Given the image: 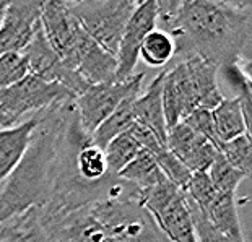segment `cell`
I'll return each mask as SVG.
<instances>
[{
    "label": "cell",
    "instance_id": "cell-4",
    "mask_svg": "<svg viewBox=\"0 0 252 242\" xmlns=\"http://www.w3.org/2000/svg\"><path fill=\"white\" fill-rule=\"evenodd\" d=\"M104 242H169L138 202V192L91 203Z\"/></svg>",
    "mask_w": 252,
    "mask_h": 242
},
{
    "label": "cell",
    "instance_id": "cell-2",
    "mask_svg": "<svg viewBox=\"0 0 252 242\" xmlns=\"http://www.w3.org/2000/svg\"><path fill=\"white\" fill-rule=\"evenodd\" d=\"M73 103L37 114V123L23 158L0 189V223L44 205L52 190L61 135Z\"/></svg>",
    "mask_w": 252,
    "mask_h": 242
},
{
    "label": "cell",
    "instance_id": "cell-1",
    "mask_svg": "<svg viewBox=\"0 0 252 242\" xmlns=\"http://www.w3.org/2000/svg\"><path fill=\"white\" fill-rule=\"evenodd\" d=\"M251 30L249 2L181 0L178 25L171 37L176 56H195L220 70L244 62Z\"/></svg>",
    "mask_w": 252,
    "mask_h": 242
},
{
    "label": "cell",
    "instance_id": "cell-27",
    "mask_svg": "<svg viewBox=\"0 0 252 242\" xmlns=\"http://www.w3.org/2000/svg\"><path fill=\"white\" fill-rule=\"evenodd\" d=\"M28 75V62L25 54H2L0 56V91L13 87Z\"/></svg>",
    "mask_w": 252,
    "mask_h": 242
},
{
    "label": "cell",
    "instance_id": "cell-24",
    "mask_svg": "<svg viewBox=\"0 0 252 242\" xmlns=\"http://www.w3.org/2000/svg\"><path fill=\"white\" fill-rule=\"evenodd\" d=\"M208 179L213 184V187L221 192L228 193V195H236L239 184L246 179V176L243 173H239L238 169H234L226 159L223 158L221 153L218 151L215 161L212 163V166L207 171Z\"/></svg>",
    "mask_w": 252,
    "mask_h": 242
},
{
    "label": "cell",
    "instance_id": "cell-15",
    "mask_svg": "<svg viewBox=\"0 0 252 242\" xmlns=\"http://www.w3.org/2000/svg\"><path fill=\"white\" fill-rule=\"evenodd\" d=\"M37 123V114L17 125L0 128V185L8 179L23 158Z\"/></svg>",
    "mask_w": 252,
    "mask_h": 242
},
{
    "label": "cell",
    "instance_id": "cell-3",
    "mask_svg": "<svg viewBox=\"0 0 252 242\" xmlns=\"http://www.w3.org/2000/svg\"><path fill=\"white\" fill-rule=\"evenodd\" d=\"M224 99L218 85V68L195 56L163 68L161 101L166 128L178 125L192 111H213Z\"/></svg>",
    "mask_w": 252,
    "mask_h": 242
},
{
    "label": "cell",
    "instance_id": "cell-26",
    "mask_svg": "<svg viewBox=\"0 0 252 242\" xmlns=\"http://www.w3.org/2000/svg\"><path fill=\"white\" fill-rule=\"evenodd\" d=\"M153 156H155V159H157L159 169H161V173L164 174L166 179H168L171 184H174L178 189H181L182 192H186L187 184H189L190 176H192L189 173V169H187L168 148H163L161 151L153 154Z\"/></svg>",
    "mask_w": 252,
    "mask_h": 242
},
{
    "label": "cell",
    "instance_id": "cell-11",
    "mask_svg": "<svg viewBox=\"0 0 252 242\" xmlns=\"http://www.w3.org/2000/svg\"><path fill=\"white\" fill-rule=\"evenodd\" d=\"M41 30L52 51L68 68L73 70L78 39L83 30L67 10L65 2L42 3Z\"/></svg>",
    "mask_w": 252,
    "mask_h": 242
},
{
    "label": "cell",
    "instance_id": "cell-28",
    "mask_svg": "<svg viewBox=\"0 0 252 242\" xmlns=\"http://www.w3.org/2000/svg\"><path fill=\"white\" fill-rule=\"evenodd\" d=\"M186 203H187V210H189V213H190L192 223H194L198 242H236L234 239L228 238V236L221 234L220 231L213 228V226L205 219V216L198 212V208L192 203V200L187 195H186Z\"/></svg>",
    "mask_w": 252,
    "mask_h": 242
},
{
    "label": "cell",
    "instance_id": "cell-29",
    "mask_svg": "<svg viewBox=\"0 0 252 242\" xmlns=\"http://www.w3.org/2000/svg\"><path fill=\"white\" fill-rule=\"evenodd\" d=\"M182 122H184L186 125H189L194 132H197L198 135H202L205 140H208L213 147L220 148V145L221 143H220L218 135H217L215 123H213V117H212V111L195 109V111H192Z\"/></svg>",
    "mask_w": 252,
    "mask_h": 242
},
{
    "label": "cell",
    "instance_id": "cell-8",
    "mask_svg": "<svg viewBox=\"0 0 252 242\" xmlns=\"http://www.w3.org/2000/svg\"><path fill=\"white\" fill-rule=\"evenodd\" d=\"M145 73H133L124 82H109L90 85L82 94L75 99V112L80 128L90 137L101 123L114 112L122 101L133 98L142 93Z\"/></svg>",
    "mask_w": 252,
    "mask_h": 242
},
{
    "label": "cell",
    "instance_id": "cell-16",
    "mask_svg": "<svg viewBox=\"0 0 252 242\" xmlns=\"http://www.w3.org/2000/svg\"><path fill=\"white\" fill-rule=\"evenodd\" d=\"M161 85H163V70L148 85L147 91L133 101V117H135L137 123L148 128L159 142L166 145L168 128H166L164 112H163Z\"/></svg>",
    "mask_w": 252,
    "mask_h": 242
},
{
    "label": "cell",
    "instance_id": "cell-9",
    "mask_svg": "<svg viewBox=\"0 0 252 242\" xmlns=\"http://www.w3.org/2000/svg\"><path fill=\"white\" fill-rule=\"evenodd\" d=\"M41 0L7 2L0 21V56L23 54L41 26Z\"/></svg>",
    "mask_w": 252,
    "mask_h": 242
},
{
    "label": "cell",
    "instance_id": "cell-30",
    "mask_svg": "<svg viewBox=\"0 0 252 242\" xmlns=\"http://www.w3.org/2000/svg\"><path fill=\"white\" fill-rule=\"evenodd\" d=\"M7 127H12V123H10V121L7 119V117L0 112V128H7Z\"/></svg>",
    "mask_w": 252,
    "mask_h": 242
},
{
    "label": "cell",
    "instance_id": "cell-25",
    "mask_svg": "<svg viewBox=\"0 0 252 242\" xmlns=\"http://www.w3.org/2000/svg\"><path fill=\"white\" fill-rule=\"evenodd\" d=\"M218 151L221 156L233 166L234 169H238L239 173H243L246 177L251 176V159H252V151H251V135H241L236 137L229 142H224L220 145Z\"/></svg>",
    "mask_w": 252,
    "mask_h": 242
},
{
    "label": "cell",
    "instance_id": "cell-19",
    "mask_svg": "<svg viewBox=\"0 0 252 242\" xmlns=\"http://www.w3.org/2000/svg\"><path fill=\"white\" fill-rule=\"evenodd\" d=\"M117 177H121L127 184L133 185L137 190L150 189V187H155L166 181V177L161 173V169H159L155 156L150 151H147V150H142V151L117 174Z\"/></svg>",
    "mask_w": 252,
    "mask_h": 242
},
{
    "label": "cell",
    "instance_id": "cell-6",
    "mask_svg": "<svg viewBox=\"0 0 252 242\" xmlns=\"http://www.w3.org/2000/svg\"><path fill=\"white\" fill-rule=\"evenodd\" d=\"M75 99L77 96L63 85L28 73L13 87L0 91V112L12 125H17L51 107L72 104Z\"/></svg>",
    "mask_w": 252,
    "mask_h": 242
},
{
    "label": "cell",
    "instance_id": "cell-22",
    "mask_svg": "<svg viewBox=\"0 0 252 242\" xmlns=\"http://www.w3.org/2000/svg\"><path fill=\"white\" fill-rule=\"evenodd\" d=\"M138 57L150 67H166V63L176 57V46L173 37L166 34L164 31L153 30L140 47Z\"/></svg>",
    "mask_w": 252,
    "mask_h": 242
},
{
    "label": "cell",
    "instance_id": "cell-10",
    "mask_svg": "<svg viewBox=\"0 0 252 242\" xmlns=\"http://www.w3.org/2000/svg\"><path fill=\"white\" fill-rule=\"evenodd\" d=\"M153 30H157V0L138 2L122 31L119 47H117V82H124L135 73L140 47L145 37Z\"/></svg>",
    "mask_w": 252,
    "mask_h": 242
},
{
    "label": "cell",
    "instance_id": "cell-20",
    "mask_svg": "<svg viewBox=\"0 0 252 242\" xmlns=\"http://www.w3.org/2000/svg\"><path fill=\"white\" fill-rule=\"evenodd\" d=\"M0 242H49L36 210L0 223Z\"/></svg>",
    "mask_w": 252,
    "mask_h": 242
},
{
    "label": "cell",
    "instance_id": "cell-17",
    "mask_svg": "<svg viewBox=\"0 0 252 242\" xmlns=\"http://www.w3.org/2000/svg\"><path fill=\"white\" fill-rule=\"evenodd\" d=\"M198 212L221 234L234 239L236 242H246L241 229L238 207H236V195L217 192L205 205L198 208Z\"/></svg>",
    "mask_w": 252,
    "mask_h": 242
},
{
    "label": "cell",
    "instance_id": "cell-13",
    "mask_svg": "<svg viewBox=\"0 0 252 242\" xmlns=\"http://www.w3.org/2000/svg\"><path fill=\"white\" fill-rule=\"evenodd\" d=\"M166 148L189 169L190 174L207 173L218 154V148L198 135L184 122L168 130Z\"/></svg>",
    "mask_w": 252,
    "mask_h": 242
},
{
    "label": "cell",
    "instance_id": "cell-14",
    "mask_svg": "<svg viewBox=\"0 0 252 242\" xmlns=\"http://www.w3.org/2000/svg\"><path fill=\"white\" fill-rule=\"evenodd\" d=\"M73 70L88 85L109 83L116 82L117 60L114 56H111L103 47L96 44L85 31H82L77 46Z\"/></svg>",
    "mask_w": 252,
    "mask_h": 242
},
{
    "label": "cell",
    "instance_id": "cell-23",
    "mask_svg": "<svg viewBox=\"0 0 252 242\" xmlns=\"http://www.w3.org/2000/svg\"><path fill=\"white\" fill-rule=\"evenodd\" d=\"M140 151L142 147L133 140V137L128 132L111 140L104 148V156L109 173L112 176H117Z\"/></svg>",
    "mask_w": 252,
    "mask_h": 242
},
{
    "label": "cell",
    "instance_id": "cell-18",
    "mask_svg": "<svg viewBox=\"0 0 252 242\" xmlns=\"http://www.w3.org/2000/svg\"><path fill=\"white\" fill-rule=\"evenodd\" d=\"M212 117L220 143L249 135V117L244 114L243 104L238 98H224L212 111Z\"/></svg>",
    "mask_w": 252,
    "mask_h": 242
},
{
    "label": "cell",
    "instance_id": "cell-21",
    "mask_svg": "<svg viewBox=\"0 0 252 242\" xmlns=\"http://www.w3.org/2000/svg\"><path fill=\"white\" fill-rule=\"evenodd\" d=\"M138 96H133V98H127L126 101H122L119 107L91 133L90 138L96 147L104 150L106 145H108L111 140H114L116 137H119L122 133H127L130 130L132 125L135 123V117H133V101H135Z\"/></svg>",
    "mask_w": 252,
    "mask_h": 242
},
{
    "label": "cell",
    "instance_id": "cell-7",
    "mask_svg": "<svg viewBox=\"0 0 252 242\" xmlns=\"http://www.w3.org/2000/svg\"><path fill=\"white\" fill-rule=\"evenodd\" d=\"M138 202L169 242H198L184 192L168 179L150 189L138 190Z\"/></svg>",
    "mask_w": 252,
    "mask_h": 242
},
{
    "label": "cell",
    "instance_id": "cell-5",
    "mask_svg": "<svg viewBox=\"0 0 252 242\" xmlns=\"http://www.w3.org/2000/svg\"><path fill=\"white\" fill-rule=\"evenodd\" d=\"M135 0H82L65 2L67 10L96 44L116 57L122 31L133 10Z\"/></svg>",
    "mask_w": 252,
    "mask_h": 242
},
{
    "label": "cell",
    "instance_id": "cell-12",
    "mask_svg": "<svg viewBox=\"0 0 252 242\" xmlns=\"http://www.w3.org/2000/svg\"><path fill=\"white\" fill-rule=\"evenodd\" d=\"M23 54L26 57V62H28L30 75H34V77L46 80V82L61 83L67 90H70L75 96L82 94L90 87L77 72L68 68L59 59L57 54L52 51V47L44 37L41 26L37 28L33 41Z\"/></svg>",
    "mask_w": 252,
    "mask_h": 242
},
{
    "label": "cell",
    "instance_id": "cell-31",
    "mask_svg": "<svg viewBox=\"0 0 252 242\" xmlns=\"http://www.w3.org/2000/svg\"><path fill=\"white\" fill-rule=\"evenodd\" d=\"M5 7H7V2H0V21H2L3 12H5Z\"/></svg>",
    "mask_w": 252,
    "mask_h": 242
}]
</instances>
